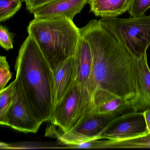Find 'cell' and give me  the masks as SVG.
Masks as SVG:
<instances>
[{
    "mask_svg": "<svg viewBox=\"0 0 150 150\" xmlns=\"http://www.w3.org/2000/svg\"><path fill=\"white\" fill-rule=\"evenodd\" d=\"M53 72L54 108L76 82L74 57L66 60Z\"/></svg>",
    "mask_w": 150,
    "mask_h": 150,
    "instance_id": "11",
    "label": "cell"
},
{
    "mask_svg": "<svg viewBox=\"0 0 150 150\" xmlns=\"http://www.w3.org/2000/svg\"><path fill=\"white\" fill-rule=\"evenodd\" d=\"M74 57L76 82L81 92L79 122L93 108L95 93L91 47L88 41L81 35Z\"/></svg>",
    "mask_w": 150,
    "mask_h": 150,
    "instance_id": "5",
    "label": "cell"
},
{
    "mask_svg": "<svg viewBox=\"0 0 150 150\" xmlns=\"http://www.w3.org/2000/svg\"><path fill=\"white\" fill-rule=\"evenodd\" d=\"M99 21L136 58L147 54L150 46V15L126 19L102 18Z\"/></svg>",
    "mask_w": 150,
    "mask_h": 150,
    "instance_id": "4",
    "label": "cell"
},
{
    "mask_svg": "<svg viewBox=\"0 0 150 150\" xmlns=\"http://www.w3.org/2000/svg\"><path fill=\"white\" fill-rule=\"evenodd\" d=\"M24 0H0V22L6 21L21 9Z\"/></svg>",
    "mask_w": 150,
    "mask_h": 150,
    "instance_id": "17",
    "label": "cell"
},
{
    "mask_svg": "<svg viewBox=\"0 0 150 150\" xmlns=\"http://www.w3.org/2000/svg\"><path fill=\"white\" fill-rule=\"evenodd\" d=\"M149 133L144 112L133 111L112 120L100 136V139L120 140Z\"/></svg>",
    "mask_w": 150,
    "mask_h": 150,
    "instance_id": "7",
    "label": "cell"
},
{
    "mask_svg": "<svg viewBox=\"0 0 150 150\" xmlns=\"http://www.w3.org/2000/svg\"><path fill=\"white\" fill-rule=\"evenodd\" d=\"M150 8V0H131L128 13L132 17H138L145 15Z\"/></svg>",
    "mask_w": 150,
    "mask_h": 150,
    "instance_id": "18",
    "label": "cell"
},
{
    "mask_svg": "<svg viewBox=\"0 0 150 150\" xmlns=\"http://www.w3.org/2000/svg\"><path fill=\"white\" fill-rule=\"evenodd\" d=\"M136 73L138 97L135 103L137 111L150 109V69L147 54L136 59Z\"/></svg>",
    "mask_w": 150,
    "mask_h": 150,
    "instance_id": "13",
    "label": "cell"
},
{
    "mask_svg": "<svg viewBox=\"0 0 150 150\" xmlns=\"http://www.w3.org/2000/svg\"><path fill=\"white\" fill-rule=\"evenodd\" d=\"M12 77L9 65L5 56L0 57V91L6 87Z\"/></svg>",
    "mask_w": 150,
    "mask_h": 150,
    "instance_id": "19",
    "label": "cell"
},
{
    "mask_svg": "<svg viewBox=\"0 0 150 150\" xmlns=\"http://www.w3.org/2000/svg\"><path fill=\"white\" fill-rule=\"evenodd\" d=\"M14 36L3 25L0 26V45L6 51L13 48Z\"/></svg>",
    "mask_w": 150,
    "mask_h": 150,
    "instance_id": "20",
    "label": "cell"
},
{
    "mask_svg": "<svg viewBox=\"0 0 150 150\" xmlns=\"http://www.w3.org/2000/svg\"><path fill=\"white\" fill-rule=\"evenodd\" d=\"M96 148H150V134L120 140L97 139Z\"/></svg>",
    "mask_w": 150,
    "mask_h": 150,
    "instance_id": "15",
    "label": "cell"
},
{
    "mask_svg": "<svg viewBox=\"0 0 150 150\" xmlns=\"http://www.w3.org/2000/svg\"><path fill=\"white\" fill-rule=\"evenodd\" d=\"M131 0H88L90 11L102 18L116 17L128 11Z\"/></svg>",
    "mask_w": 150,
    "mask_h": 150,
    "instance_id": "14",
    "label": "cell"
},
{
    "mask_svg": "<svg viewBox=\"0 0 150 150\" xmlns=\"http://www.w3.org/2000/svg\"><path fill=\"white\" fill-rule=\"evenodd\" d=\"M80 30L89 42L92 52L94 101L99 95L107 93L135 104L138 97L136 58L99 20L90 21Z\"/></svg>",
    "mask_w": 150,
    "mask_h": 150,
    "instance_id": "1",
    "label": "cell"
},
{
    "mask_svg": "<svg viewBox=\"0 0 150 150\" xmlns=\"http://www.w3.org/2000/svg\"><path fill=\"white\" fill-rule=\"evenodd\" d=\"M42 124L15 83L13 103L7 115V126L24 133H36Z\"/></svg>",
    "mask_w": 150,
    "mask_h": 150,
    "instance_id": "9",
    "label": "cell"
},
{
    "mask_svg": "<svg viewBox=\"0 0 150 150\" xmlns=\"http://www.w3.org/2000/svg\"><path fill=\"white\" fill-rule=\"evenodd\" d=\"M143 112H144L147 128H148V131L150 134V109L145 110Z\"/></svg>",
    "mask_w": 150,
    "mask_h": 150,
    "instance_id": "22",
    "label": "cell"
},
{
    "mask_svg": "<svg viewBox=\"0 0 150 150\" xmlns=\"http://www.w3.org/2000/svg\"><path fill=\"white\" fill-rule=\"evenodd\" d=\"M81 89L75 82L61 101L54 107L50 121L62 133L71 130L77 124L80 108Z\"/></svg>",
    "mask_w": 150,
    "mask_h": 150,
    "instance_id": "8",
    "label": "cell"
},
{
    "mask_svg": "<svg viewBox=\"0 0 150 150\" xmlns=\"http://www.w3.org/2000/svg\"><path fill=\"white\" fill-rule=\"evenodd\" d=\"M58 0H24L26 4V9L33 14L34 11L45 4H49Z\"/></svg>",
    "mask_w": 150,
    "mask_h": 150,
    "instance_id": "21",
    "label": "cell"
},
{
    "mask_svg": "<svg viewBox=\"0 0 150 150\" xmlns=\"http://www.w3.org/2000/svg\"><path fill=\"white\" fill-rule=\"evenodd\" d=\"M88 0H58L45 4L36 9L34 19L38 20L67 17L73 20L74 16L81 13Z\"/></svg>",
    "mask_w": 150,
    "mask_h": 150,
    "instance_id": "10",
    "label": "cell"
},
{
    "mask_svg": "<svg viewBox=\"0 0 150 150\" xmlns=\"http://www.w3.org/2000/svg\"><path fill=\"white\" fill-rule=\"evenodd\" d=\"M28 34L38 45L53 72L74 57L81 36L80 28L67 17L32 20Z\"/></svg>",
    "mask_w": 150,
    "mask_h": 150,
    "instance_id": "3",
    "label": "cell"
},
{
    "mask_svg": "<svg viewBox=\"0 0 150 150\" xmlns=\"http://www.w3.org/2000/svg\"><path fill=\"white\" fill-rule=\"evenodd\" d=\"M120 115L109 114H88L71 130L60 133L55 128H51V136L70 147L83 142L100 139V136L110 123Z\"/></svg>",
    "mask_w": 150,
    "mask_h": 150,
    "instance_id": "6",
    "label": "cell"
},
{
    "mask_svg": "<svg viewBox=\"0 0 150 150\" xmlns=\"http://www.w3.org/2000/svg\"><path fill=\"white\" fill-rule=\"evenodd\" d=\"M15 87V81L0 91V124L7 126V118L12 105Z\"/></svg>",
    "mask_w": 150,
    "mask_h": 150,
    "instance_id": "16",
    "label": "cell"
},
{
    "mask_svg": "<svg viewBox=\"0 0 150 150\" xmlns=\"http://www.w3.org/2000/svg\"><path fill=\"white\" fill-rule=\"evenodd\" d=\"M133 111H137L134 102L105 93L96 97L93 108L89 114L99 113L121 115Z\"/></svg>",
    "mask_w": 150,
    "mask_h": 150,
    "instance_id": "12",
    "label": "cell"
},
{
    "mask_svg": "<svg viewBox=\"0 0 150 150\" xmlns=\"http://www.w3.org/2000/svg\"><path fill=\"white\" fill-rule=\"evenodd\" d=\"M16 85L41 123L50 121L54 110L53 72L35 39L28 35L15 64Z\"/></svg>",
    "mask_w": 150,
    "mask_h": 150,
    "instance_id": "2",
    "label": "cell"
}]
</instances>
